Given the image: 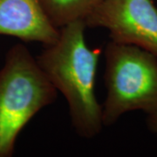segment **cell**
Returning a JSON list of instances; mask_svg holds the SVG:
<instances>
[{"label": "cell", "mask_w": 157, "mask_h": 157, "mask_svg": "<svg viewBox=\"0 0 157 157\" xmlns=\"http://www.w3.org/2000/svg\"><path fill=\"white\" fill-rule=\"evenodd\" d=\"M0 35L48 45L58 39L59 30L51 23L39 0H0Z\"/></svg>", "instance_id": "5b68a950"}, {"label": "cell", "mask_w": 157, "mask_h": 157, "mask_svg": "<svg viewBox=\"0 0 157 157\" xmlns=\"http://www.w3.org/2000/svg\"><path fill=\"white\" fill-rule=\"evenodd\" d=\"M84 20L59 29L56 41L44 45L36 60L55 89L67 102L72 127L90 140L103 128L102 107L96 96V74L102 49L91 48L85 39Z\"/></svg>", "instance_id": "6da1fadb"}, {"label": "cell", "mask_w": 157, "mask_h": 157, "mask_svg": "<svg viewBox=\"0 0 157 157\" xmlns=\"http://www.w3.org/2000/svg\"><path fill=\"white\" fill-rule=\"evenodd\" d=\"M51 23L57 29L85 20L103 0H39Z\"/></svg>", "instance_id": "8992f818"}, {"label": "cell", "mask_w": 157, "mask_h": 157, "mask_svg": "<svg viewBox=\"0 0 157 157\" xmlns=\"http://www.w3.org/2000/svg\"><path fill=\"white\" fill-rule=\"evenodd\" d=\"M146 124L148 130L157 136V111L150 114H147Z\"/></svg>", "instance_id": "52a82bcc"}, {"label": "cell", "mask_w": 157, "mask_h": 157, "mask_svg": "<svg viewBox=\"0 0 157 157\" xmlns=\"http://www.w3.org/2000/svg\"><path fill=\"white\" fill-rule=\"evenodd\" d=\"M104 57V128L113 126L127 113L156 112V57L138 46L112 40L106 44Z\"/></svg>", "instance_id": "3957f363"}, {"label": "cell", "mask_w": 157, "mask_h": 157, "mask_svg": "<svg viewBox=\"0 0 157 157\" xmlns=\"http://www.w3.org/2000/svg\"><path fill=\"white\" fill-rule=\"evenodd\" d=\"M107 30L110 40L138 46L157 58V7L153 0H103L84 20Z\"/></svg>", "instance_id": "277c9868"}, {"label": "cell", "mask_w": 157, "mask_h": 157, "mask_svg": "<svg viewBox=\"0 0 157 157\" xmlns=\"http://www.w3.org/2000/svg\"><path fill=\"white\" fill-rule=\"evenodd\" d=\"M58 91L21 43L7 51L0 69V157H11L24 128L57 100Z\"/></svg>", "instance_id": "7a4b0ae2"}]
</instances>
